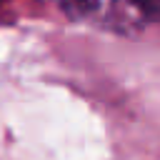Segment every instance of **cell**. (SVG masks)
<instances>
[{"instance_id":"6da1fadb","label":"cell","mask_w":160,"mask_h":160,"mask_svg":"<svg viewBox=\"0 0 160 160\" xmlns=\"http://www.w3.org/2000/svg\"><path fill=\"white\" fill-rule=\"evenodd\" d=\"M62 12L70 20L92 22L115 32H132L135 15L125 0H60Z\"/></svg>"},{"instance_id":"7a4b0ae2","label":"cell","mask_w":160,"mask_h":160,"mask_svg":"<svg viewBox=\"0 0 160 160\" xmlns=\"http://www.w3.org/2000/svg\"><path fill=\"white\" fill-rule=\"evenodd\" d=\"M135 20H160V0H125Z\"/></svg>"},{"instance_id":"3957f363","label":"cell","mask_w":160,"mask_h":160,"mask_svg":"<svg viewBox=\"0 0 160 160\" xmlns=\"http://www.w3.org/2000/svg\"><path fill=\"white\" fill-rule=\"evenodd\" d=\"M5 2H10V0H0V8H2V5H5Z\"/></svg>"}]
</instances>
